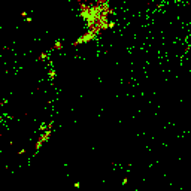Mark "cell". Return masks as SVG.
Segmentation results:
<instances>
[{
	"label": "cell",
	"mask_w": 191,
	"mask_h": 191,
	"mask_svg": "<svg viewBox=\"0 0 191 191\" xmlns=\"http://www.w3.org/2000/svg\"><path fill=\"white\" fill-rule=\"evenodd\" d=\"M49 136H51V128H48L47 131H43V133L41 134V137H39V140H37V143H36V151L42 146L43 142H47V140L49 139Z\"/></svg>",
	"instance_id": "cell-1"
},
{
	"label": "cell",
	"mask_w": 191,
	"mask_h": 191,
	"mask_svg": "<svg viewBox=\"0 0 191 191\" xmlns=\"http://www.w3.org/2000/svg\"><path fill=\"white\" fill-rule=\"evenodd\" d=\"M179 2H182V0H179Z\"/></svg>",
	"instance_id": "cell-3"
},
{
	"label": "cell",
	"mask_w": 191,
	"mask_h": 191,
	"mask_svg": "<svg viewBox=\"0 0 191 191\" xmlns=\"http://www.w3.org/2000/svg\"><path fill=\"white\" fill-rule=\"evenodd\" d=\"M54 76H55V72H54V70H51V73H49V79H54Z\"/></svg>",
	"instance_id": "cell-2"
}]
</instances>
